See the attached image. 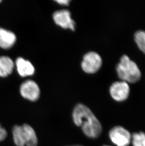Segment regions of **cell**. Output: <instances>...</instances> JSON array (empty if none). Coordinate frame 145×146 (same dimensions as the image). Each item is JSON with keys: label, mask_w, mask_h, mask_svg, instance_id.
Wrapping results in <instances>:
<instances>
[{"label": "cell", "mask_w": 145, "mask_h": 146, "mask_svg": "<svg viewBox=\"0 0 145 146\" xmlns=\"http://www.w3.org/2000/svg\"><path fill=\"white\" fill-rule=\"evenodd\" d=\"M72 119L75 125L81 127L88 137L98 138L102 133V126L99 120L89 108L81 104L74 108Z\"/></svg>", "instance_id": "1"}, {"label": "cell", "mask_w": 145, "mask_h": 146, "mask_svg": "<svg viewBox=\"0 0 145 146\" xmlns=\"http://www.w3.org/2000/svg\"><path fill=\"white\" fill-rule=\"evenodd\" d=\"M116 71L119 78L128 83H135L141 78V72L138 66L127 55H123L121 57L116 67Z\"/></svg>", "instance_id": "2"}, {"label": "cell", "mask_w": 145, "mask_h": 146, "mask_svg": "<svg viewBox=\"0 0 145 146\" xmlns=\"http://www.w3.org/2000/svg\"><path fill=\"white\" fill-rule=\"evenodd\" d=\"M13 138L17 146H37L38 139L34 129L28 124L14 126Z\"/></svg>", "instance_id": "3"}, {"label": "cell", "mask_w": 145, "mask_h": 146, "mask_svg": "<svg viewBox=\"0 0 145 146\" xmlns=\"http://www.w3.org/2000/svg\"><path fill=\"white\" fill-rule=\"evenodd\" d=\"M102 64V60L100 55L97 52H90L84 56L81 66L84 72L92 74L100 69Z\"/></svg>", "instance_id": "4"}, {"label": "cell", "mask_w": 145, "mask_h": 146, "mask_svg": "<svg viewBox=\"0 0 145 146\" xmlns=\"http://www.w3.org/2000/svg\"><path fill=\"white\" fill-rule=\"evenodd\" d=\"M109 138L117 146H128L131 139L129 131L121 126H116L109 131Z\"/></svg>", "instance_id": "5"}, {"label": "cell", "mask_w": 145, "mask_h": 146, "mask_svg": "<svg viewBox=\"0 0 145 146\" xmlns=\"http://www.w3.org/2000/svg\"><path fill=\"white\" fill-rule=\"evenodd\" d=\"M111 97L116 101L122 102L127 99L130 94V87L128 83L123 81L113 83L110 88Z\"/></svg>", "instance_id": "6"}, {"label": "cell", "mask_w": 145, "mask_h": 146, "mask_svg": "<svg viewBox=\"0 0 145 146\" xmlns=\"http://www.w3.org/2000/svg\"><path fill=\"white\" fill-rule=\"evenodd\" d=\"M21 95L25 99L36 101L39 99L40 90L38 86L34 81L28 80L22 83L20 88Z\"/></svg>", "instance_id": "7"}, {"label": "cell", "mask_w": 145, "mask_h": 146, "mask_svg": "<svg viewBox=\"0 0 145 146\" xmlns=\"http://www.w3.org/2000/svg\"><path fill=\"white\" fill-rule=\"evenodd\" d=\"M53 18L56 24L63 29L74 30L75 22L71 18V14L68 10H60L56 11L53 13Z\"/></svg>", "instance_id": "8"}, {"label": "cell", "mask_w": 145, "mask_h": 146, "mask_svg": "<svg viewBox=\"0 0 145 146\" xmlns=\"http://www.w3.org/2000/svg\"><path fill=\"white\" fill-rule=\"evenodd\" d=\"M16 36L11 31L0 28V47L11 48L16 41Z\"/></svg>", "instance_id": "9"}, {"label": "cell", "mask_w": 145, "mask_h": 146, "mask_svg": "<svg viewBox=\"0 0 145 146\" xmlns=\"http://www.w3.org/2000/svg\"><path fill=\"white\" fill-rule=\"evenodd\" d=\"M18 73L21 77L31 76L34 73V68L29 61L22 57H19L16 61Z\"/></svg>", "instance_id": "10"}, {"label": "cell", "mask_w": 145, "mask_h": 146, "mask_svg": "<svg viewBox=\"0 0 145 146\" xmlns=\"http://www.w3.org/2000/svg\"><path fill=\"white\" fill-rule=\"evenodd\" d=\"M14 64L9 57H0V77H6L13 72Z\"/></svg>", "instance_id": "11"}, {"label": "cell", "mask_w": 145, "mask_h": 146, "mask_svg": "<svg viewBox=\"0 0 145 146\" xmlns=\"http://www.w3.org/2000/svg\"><path fill=\"white\" fill-rule=\"evenodd\" d=\"M134 39L139 49L145 54V31H138L136 32Z\"/></svg>", "instance_id": "12"}, {"label": "cell", "mask_w": 145, "mask_h": 146, "mask_svg": "<svg viewBox=\"0 0 145 146\" xmlns=\"http://www.w3.org/2000/svg\"><path fill=\"white\" fill-rule=\"evenodd\" d=\"M133 146H145V133L140 132L133 134L132 137Z\"/></svg>", "instance_id": "13"}, {"label": "cell", "mask_w": 145, "mask_h": 146, "mask_svg": "<svg viewBox=\"0 0 145 146\" xmlns=\"http://www.w3.org/2000/svg\"><path fill=\"white\" fill-rule=\"evenodd\" d=\"M7 131L0 124V141H3L7 137Z\"/></svg>", "instance_id": "14"}, {"label": "cell", "mask_w": 145, "mask_h": 146, "mask_svg": "<svg viewBox=\"0 0 145 146\" xmlns=\"http://www.w3.org/2000/svg\"><path fill=\"white\" fill-rule=\"evenodd\" d=\"M55 1L59 4H61V5H68L70 1H69H69L68 0H58V1Z\"/></svg>", "instance_id": "15"}, {"label": "cell", "mask_w": 145, "mask_h": 146, "mask_svg": "<svg viewBox=\"0 0 145 146\" xmlns=\"http://www.w3.org/2000/svg\"><path fill=\"white\" fill-rule=\"evenodd\" d=\"M80 146V145H75V146Z\"/></svg>", "instance_id": "16"}, {"label": "cell", "mask_w": 145, "mask_h": 146, "mask_svg": "<svg viewBox=\"0 0 145 146\" xmlns=\"http://www.w3.org/2000/svg\"><path fill=\"white\" fill-rule=\"evenodd\" d=\"M106 146V145H105V146Z\"/></svg>", "instance_id": "17"}, {"label": "cell", "mask_w": 145, "mask_h": 146, "mask_svg": "<svg viewBox=\"0 0 145 146\" xmlns=\"http://www.w3.org/2000/svg\"><path fill=\"white\" fill-rule=\"evenodd\" d=\"M1 1H0V3H1Z\"/></svg>", "instance_id": "18"}]
</instances>
